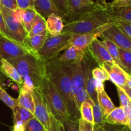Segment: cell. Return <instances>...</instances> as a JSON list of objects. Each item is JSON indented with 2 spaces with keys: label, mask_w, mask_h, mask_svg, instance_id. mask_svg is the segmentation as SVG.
<instances>
[{
  "label": "cell",
  "mask_w": 131,
  "mask_h": 131,
  "mask_svg": "<svg viewBox=\"0 0 131 131\" xmlns=\"http://www.w3.org/2000/svg\"><path fill=\"white\" fill-rule=\"evenodd\" d=\"M8 61L15 67L23 80V85L19 89L32 91L35 88H39L46 77V62L29 53Z\"/></svg>",
  "instance_id": "cell-1"
},
{
  "label": "cell",
  "mask_w": 131,
  "mask_h": 131,
  "mask_svg": "<svg viewBox=\"0 0 131 131\" xmlns=\"http://www.w3.org/2000/svg\"><path fill=\"white\" fill-rule=\"evenodd\" d=\"M58 57L46 62V76L63 98L71 119H79L81 118V114L77 107L72 92L71 80L58 60Z\"/></svg>",
  "instance_id": "cell-2"
},
{
  "label": "cell",
  "mask_w": 131,
  "mask_h": 131,
  "mask_svg": "<svg viewBox=\"0 0 131 131\" xmlns=\"http://www.w3.org/2000/svg\"><path fill=\"white\" fill-rule=\"evenodd\" d=\"M113 22L110 21L104 9L88 13L78 20L64 24L61 33L83 34L106 26Z\"/></svg>",
  "instance_id": "cell-3"
},
{
  "label": "cell",
  "mask_w": 131,
  "mask_h": 131,
  "mask_svg": "<svg viewBox=\"0 0 131 131\" xmlns=\"http://www.w3.org/2000/svg\"><path fill=\"white\" fill-rule=\"evenodd\" d=\"M39 88L50 114L56 120L63 124L71 118L63 98L46 76L42 80Z\"/></svg>",
  "instance_id": "cell-4"
},
{
  "label": "cell",
  "mask_w": 131,
  "mask_h": 131,
  "mask_svg": "<svg viewBox=\"0 0 131 131\" xmlns=\"http://www.w3.org/2000/svg\"><path fill=\"white\" fill-rule=\"evenodd\" d=\"M70 39L71 34L69 33H61L54 36L49 35L38 51V57L45 62L58 57L60 52L70 46Z\"/></svg>",
  "instance_id": "cell-5"
},
{
  "label": "cell",
  "mask_w": 131,
  "mask_h": 131,
  "mask_svg": "<svg viewBox=\"0 0 131 131\" xmlns=\"http://www.w3.org/2000/svg\"><path fill=\"white\" fill-rule=\"evenodd\" d=\"M104 8H106L98 5L94 1L68 0V18L67 23L78 20L91 12Z\"/></svg>",
  "instance_id": "cell-6"
},
{
  "label": "cell",
  "mask_w": 131,
  "mask_h": 131,
  "mask_svg": "<svg viewBox=\"0 0 131 131\" xmlns=\"http://www.w3.org/2000/svg\"><path fill=\"white\" fill-rule=\"evenodd\" d=\"M71 80L74 95L83 87H85L86 73L82 61L81 62H60Z\"/></svg>",
  "instance_id": "cell-7"
},
{
  "label": "cell",
  "mask_w": 131,
  "mask_h": 131,
  "mask_svg": "<svg viewBox=\"0 0 131 131\" xmlns=\"http://www.w3.org/2000/svg\"><path fill=\"white\" fill-rule=\"evenodd\" d=\"M0 10L4 18L6 28L12 38L17 42L24 45V41L28 37V33L24 29L23 24L15 20L13 10L1 5H0Z\"/></svg>",
  "instance_id": "cell-8"
},
{
  "label": "cell",
  "mask_w": 131,
  "mask_h": 131,
  "mask_svg": "<svg viewBox=\"0 0 131 131\" xmlns=\"http://www.w3.org/2000/svg\"><path fill=\"white\" fill-rule=\"evenodd\" d=\"M35 103L34 116L45 128L46 131H51V118L47 105L40 88H35L31 91Z\"/></svg>",
  "instance_id": "cell-9"
},
{
  "label": "cell",
  "mask_w": 131,
  "mask_h": 131,
  "mask_svg": "<svg viewBox=\"0 0 131 131\" xmlns=\"http://www.w3.org/2000/svg\"><path fill=\"white\" fill-rule=\"evenodd\" d=\"M28 53L24 45L0 33V58L9 60Z\"/></svg>",
  "instance_id": "cell-10"
},
{
  "label": "cell",
  "mask_w": 131,
  "mask_h": 131,
  "mask_svg": "<svg viewBox=\"0 0 131 131\" xmlns=\"http://www.w3.org/2000/svg\"><path fill=\"white\" fill-rule=\"evenodd\" d=\"M103 39H108L115 43L119 48L131 51V39L124 34L115 23L101 34Z\"/></svg>",
  "instance_id": "cell-11"
},
{
  "label": "cell",
  "mask_w": 131,
  "mask_h": 131,
  "mask_svg": "<svg viewBox=\"0 0 131 131\" xmlns=\"http://www.w3.org/2000/svg\"><path fill=\"white\" fill-rule=\"evenodd\" d=\"M88 53L101 67L104 63H115L110 53L98 39L93 40L87 48Z\"/></svg>",
  "instance_id": "cell-12"
},
{
  "label": "cell",
  "mask_w": 131,
  "mask_h": 131,
  "mask_svg": "<svg viewBox=\"0 0 131 131\" xmlns=\"http://www.w3.org/2000/svg\"><path fill=\"white\" fill-rule=\"evenodd\" d=\"M113 23H112L106 26L89 33H83V34H71L70 45L82 50H86L93 40L100 37L102 32L108 28Z\"/></svg>",
  "instance_id": "cell-13"
},
{
  "label": "cell",
  "mask_w": 131,
  "mask_h": 131,
  "mask_svg": "<svg viewBox=\"0 0 131 131\" xmlns=\"http://www.w3.org/2000/svg\"><path fill=\"white\" fill-rule=\"evenodd\" d=\"M101 68H103L109 74L110 80L117 87H122L126 85L127 73L115 63H104Z\"/></svg>",
  "instance_id": "cell-14"
},
{
  "label": "cell",
  "mask_w": 131,
  "mask_h": 131,
  "mask_svg": "<svg viewBox=\"0 0 131 131\" xmlns=\"http://www.w3.org/2000/svg\"><path fill=\"white\" fill-rule=\"evenodd\" d=\"M49 35V34L46 30L44 32L31 37H27L24 41V45L28 50L29 53L35 56L38 57V51L42 47L43 43Z\"/></svg>",
  "instance_id": "cell-15"
},
{
  "label": "cell",
  "mask_w": 131,
  "mask_h": 131,
  "mask_svg": "<svg viewBox=\"0 0 131 131\" xmlns=\"http://www.w3.org/2000/svg\"><path fill=\"white\" fill-rule=\"evenodd\" d=\"M34 8L38 14L46 19L52 14L60 15L63 19L62 13L56 7L52 0H35Z\"/></svg>",
  "instance_id": "cell-16"
},
{
  "label": "cell",
  "mask_w": 131,
  "mask_h": 131,
  "mask_svg": "<svg viewBox=\"0 0 131 131\" xmlns=\"http://www.w3.org/2000/svg\"><path fill=\"white\" fill-rule=\"evenodd\" d=\"M86 52L87 49L82 50L70 46L64 51L61 56L58 57V60L60 62H81Z\"/></svg>",
  "instance_id": "cell-17"
},
{
  "label": "cell",
  "mask_w": 131,
  "mask_h": 131,
  "mask_svg": "<svg viewBox=\"0 0 131 131\" xmlns=\"http://www.w3.org/2000/svg\"><path fill=\"white\" fill-rule=\"evenodd\" d=\"M105 12L111 22H131V5L120 8H113L106 6Z\"/></svg>",
  "instance_id": "cell-18"
},
{
  "label": "cell",
  "mask_w": 131,
  "mask_h": 131,
  "mask_svg": "<svg viewBox=\"0 0 131 131\" xmlns=\"http://www.w3.org/2000/svg\"><path fill=\"white\" fill-rule=\"evenodd\" d=\"M0 72L6 78H9L14 81L20 88L23 85V80L19 75L15 67L8 60L0 58Z\"/></svg>",
  "instance_id": "cell-19"
},
{
  "label": "cell",
  "mask_w": 131,
  "mask_h": 131,
  "mask_svg": "<svg viewBox=\"0 0 131 131\" xmlns=\"http://www.w3.org/2000/svg\"><path fill=\"white\" fill-rule=\"evenodd\" d=\"M105 122L112 125L127 126L129 119L122 107H115L105 118Z\"/></svg>",
  "instance_id": "cell-20"
},
{
  "label": "cell",
  "mask_w": 131,
  "mask_h": 131,
  "mask_svg": "<svg viewBox=\"0 0 131 131\" xmlns=\"http://www.w3.org/2000/svg\"><path fill=\"white\" fill-rule=\"evenodd\" d=\"M63 19L60 15L52 14L46 19L47 30L51 36L58 35L61 33L64 26Z\"/></svg>",
  "instance_id": "cell-21"
},
{
  "label": "cell",
  "mask_w": 131,
  "mask_h": 131,
  "mask_svg": "<svg viewBox=\"0 0 131 131\" xmlns=\"http://www.w3.org/2000/svg\"><path fill=\"white\" fill-rule=\"evenodd\" d=\"M17 100V105L28 109L34 114L35 103L31 91L19 89V96Z\"/></svg>",
  "instance_id": "cell-22"
},
{
  "label": "cell",
  "mask_w": 131,
  "mask_h": 131,
  "mask_svg": "<svg viewBox=\"0 0 131 131\" xmlns=\"http://www.w3.org/2000/svg\"><path fill=\"white\" fill-rule=\"evenodd\" d=\"M97 99L99 104L105 117L107 116L116 107L105 90L97 93Z\"/></svg>",
  "instance_id": "cell-23"
},
{
  "label": "cell",
  "mask_w": 131,
  "mask_h": 131,
  "mask_svg": "<svg viewBox=\"0 0 131 131\" xmlns=\"http://www.w3.org/2000/svg\"><path fill=\"white\" fill-rule=\"evenodd\" d=\"M93 105H94L93 101H92V99L89 98L81 104L80 109H79V112H80L81 114V118L92 123H93Z\"/></svg>",
  "instance_id": "cell-24"
},
{
  "label": "cell",
  "mask_w": 131,
  "mask_h": 131,
  "mask_svg": "<svg viewBox=\"0 0 131 131\" xmlns=\"http://www.w3.org/2000/svg\"><path fill=\"white\" fill-rule=\"evenodd\" d=\"M46 30H47L46 19L37 13L34 23L32 25L31 29L30 32L28 33V37H31L44 32Z\"/></svg>",
  "instance_id": "cell-25"
},
{
  "label": "cell",
  "mask_w": 131,
  "mask_h": 131,
  "mask_svg": "<svg viewBox=\"0 0 131 131\" xmlns=\"http://www.w3.org/2000/svg\"><path fill=\"white\" fill-rule=\"evenodd\" d=\"M37 12L34 8H29L24 10L23 17V25L27 33H29L34 23Z\"/></svg>",
  "instance_id": "cell-26"
},
{
  "label": "cell",
  "mask_w": 131,
  "mask_h": 131,
  "mask_svg": "<svg viewBox=\"0 0 131 131\" xmlns=\"http://www.w3.org/2000/svg\"><path fill=\"white\" fill-rule=\"evenodd\" d=\"M34 117V114L28 109L17 105L13 110V119L20 120L24 123L27 122Z\"/></svg>",
  "instance_id": "cell-27"
},
{
  "label": "cell",
  "mask_w": 131,
  "mask_h": 131,
  "mask_svg": "<svg viewBox=\"0 0 131 131\" xmlns=\"http://www.w3.org/2000/svg\"><path fill=\"white\" fill-rule=\"evenodd\" d=\"M121 68L128 74H131V51L119 48Z\"/></svg>",
  "instance_id": "cell-28"
},
{
  "label": "cell",
  "mask_w": 131,
  "mask_h": 131,
  "mask_svg": "<svg viewBox=\"0 0 131 131\" xmlns=\"http://www.w3.org/2000/svg\"><path fill=\"white\" fill-rule=\"evenodd\" d=\"M101 42L105 46V48L107 49V50L110 53L112 59H113L115 64H117L120 67H121L118 47L115 43H113V42H111V41L108 39H104L103 41H101Z\"/></svg>",
  "instance_id": "cell-29"
},
{
  "label": "cell",
  "mask_w": 131,
  "mask_h": 131,
  "mask_svg": "<svg viewBox=\"0 0 131 131\" xmlns=\"http://www.w3.org/2000/svg\"><path fill=\"white\" fill-rule=\"evenodd\" d=\"M0 100L7 105L12 110H14L15 108L17 106V100L12 97L0 84Z\"/></svg>",
  "instance_id": "cell-30"
},
{
  "label": "cell",
  "mask_w": 131,
  "mask_h": 131,
  "mask_svg": "<svg viewBox=\"0 0 131 131\" xmlns=\"http://www.w3.org/2000/svg\"><path fill=\"white\" fill-rule=\"evenodd\" d=\"M93 123H94L95 125L104 126V124L106 123V122H105L106 117L104 116L99 103L94 104V105H93Z\"/></svg>",
  "instance_id": "cell-31"
},
{
  "label": "cell",
  "mask_w": 131,
  "mask_h": 131,
  "mask_svg": "<svg viewBox=\"0 0 131 131\" xmlns=\"http://www.w3.org/2000/svg\"><path fill=\"white\" fill-rule=\"evenodd\" d=\"M25 131H46L42 123L35 116L27 122Z\"/></svg>",
  "instance_id": "cell-32"
},
{
  "label": "cell",
  "mask_w": 131,
  "mask_h": 131,
  "mask_svg": "<svg viewBox=\"0 0 131 131\" xmlns=\"http://www.w3.org/2000/svg\"><path fill=\"white\" fill-rule=\"evenodd\" d=\"M92 73L94 79L99 80L102 82L110 80V77H109L108 73L101 67H95L93 68L92 69Z\"/></svg>",
  "instance_id": "cell-33"
},
{
  "label": "cell",
  "mask_w": 131,
  "mask_h": 131,
  "mask_svg": "<svg viewBox=\"0 0 131 131\" xmlns=\"http://www.w3.org/2000/svg\"><path fill=\"white\" fill-rule=\"evenodd\" d=\"M116 90H117L118 95L120 106L122 107L124 109H126V108L131 107V101L125 92V91L121 87H117V86H116Z\"/></svg>",
  "instance_id": "cell-34"
},
{
  "label": "cell",
  "mask_w": 131,
  "mask_h": 131,
  "mask_svg": "<svg viewBox=\"0 0 131 131\" xmlns=\"http://www.w3.org/2000/svg\"><path fill=\"white\" fill-rule=\"evenodd\" d=\"M74 98H75V103H76L77 107H78V110H79L81 104L90 98L88 96V94L86 90L85 87H83L74 95Z\"/></svg>",
  "instance_id": "cell-35"
},
{
  "label": "cell",
  "mask_w": 131,
  "mask_h": 131,
  "mask_svg": "<svg viewBox=\"0 0 131 131\" xmlns=\"http://www.w3.org/2000/svg\"><path fill=\"white\" fill-rule=\"evenodd\" d=\"M54 3L62 13L63 15V21L67 23L68 18V0H52Z\"/></svg>",
  "instance_id": "cell-36"
},
{
  "label": "cell",
  "mask_w": 131,
  "mask_h": 131,
  "mask_svg": "<svg viewBox=\"0 0 131 131\" xmlns=\"http://www.w3.org/2000/svg\"><path fill=\"white\" fill-rule=\"evenodd\" d=\"M63 125L66 131H79V119H73L70 118L65 121Z\"/></svg>",
  "instance_id": "cell-37"
},
{
  "label": "cell",
  "mask_w": 131,
  "mask_h": 131,
  "mask_svg": "<svg viewBox=\"0 0 131 131\" xmlns=\"http://www.w3.org/2000/svg\"><path fill=\"white\" fill-rule=\"evenodd\" d=\"M115 24L118 27L119 29L126 35L130 39H131V26L130 22L125 21H116Z\"/></svg>",
  "instance_id": "cell-38"
},
{
  "label": "cell",
  "mask_w": 131,
  "mask_h": 131,
  "mask_svg": "<svg viewBox=\"0 0 131 131\" xmlns=\"http://www.w3.org/2000/svg\"><path fill=\"white\" fill-rule=\"evenodd\" d=\"M131 5V0H113L112 2L106 4V6L113 8H120Z\"/></svg>",
  "instance_id": "cell-39"
},
{
  "label": "cell",
  "mask_w": 131,
  "mask_h": 131,
  "mask_svg": "<svg viewBox=\"0 0 131 131\" xmlns=\"http://www.w3.org/2000/svg\"><path fill=\"white\" fill-rule=\"evenodd\" d=\"M0 33H1V35L10 39L14 40L12 38V37L11 34L10 33L9 31L8 30L7 28H6V26L5 24V22L4 21V18L3 17L2 14H1V10H0Z\"/></svg>",
  "instance_id": "cell-40"
},
{
  "label": "cell",
  "mask_w": 131,
  "mask_h": 131,
  "mask_svg": "<svg viewBox=\"0 0 131 131\" xmlns=\"http://www.w3.org/2000/svg\"><path fill=\"white\" fill-rule=\"evenodd\" d=\"M79 131H93L94 124L87 121L84 120L82 118L79 119Z\"/></svg>",
  "instance_id": "cell-41"
},
{
  "label": "cell",
  "mask_w": 131,
  "mask_h": 131,
  "mask_svg": "<svg viewBox=\"0 0 131 131\" xmlns=\"http://www.w3.org/2000/svg\"><path fill=\"white\" fill-rule=\"evenodd\" d=\"M0 5L13 11L18 8L16 0H0Z\"/></svg>",
  "instance_id": "cell-42"
},
{
  "label": "cell",
  "mask_w": 131,
  "mask_h": 131,
  "mask_svg": "<svg viewBox=\"0 0 131 131\" xmlns=\"http://www.w3.org/2000/svg\"><path fill=\"white\" fill-rule=\"evenodd\" d=\"M17 6L19 8L27 9L34 8L35 0H16Z\"/></svg>",
  "instance_id": "cell-43"
},
{
  "label": "cell",
  "mask_w": 131,
  "mask_h": 131,
  "mask_svg": "<svg viewBox=\"0 0 131 131\" xmlns=\"http://www.w3.org/2000/svg\"><path fill=\"white\" fill-rule=\"evenodd\" d=\"M26 123L20 120L14 119V125L12 128V131H25Z\"/></svg>",
  "instance_id": "cell-44"
},
{
  "label": "cell",
  "mask_w": 131,
  "mask_h": 131,
  "mask_svg": "<svg viewBox=\"0 0 131 131\" xmlns=\"http://www.w3.org/2000/svg\"><path fill=\"white\" fill-rule=\"evenodd\" d=\"M24 12V9L19 8H17L16 10L14 11V17L15 20L17 21L18 22H20L22 24H23V17Z\"/></svg>",
  "instance_id": "cell-45"
},
{
  "label": "cell",
  "mask_w": 131,
  "mask_h": 131,
  "mask_svg": "<svg viewBox=\"0 0 131 131\" xmlns=\"http://www.w3.org/2000/svg\"><path fill=\"white\" fill-rule=\"evenodd\" d=\"M94 85L95 88V91L97 93L103 91L104 89V82L102 81L99 80L95 79L94 80Z\"/></svg>",
  "instance_id": "cell-46"
},
{
  "label": "cell",
  "mask_w": 131,
  "mask_h": 131,
  "mask_svg": "<svg viewBox=\"0 0 131 131\" xmlns=\"http://www.w3.org/2000/svg\"><path fill=\"white\" fill-rule=\"evenodd\" d=\"M121 88L124 91H125V92L127 94V96H129V98H130V100L131 101V89L129 88V87H128L127 86H126V85L124 86H123V87H122Z\"/></svg>",
  "instance_id": "cell-47"
},
{
  "label": "cell",
  "mask_w": 131,
  "mask_h": 131,
  "mask_svg": "<svg viewBox=\"0 0 131 131\" xmlns=\"http://www.w3.org/2000/svg\"><path fill=\"white\" fill-rule=\"evenodd\" d=\"M93 131H107L104 126H97L94 125V128Z\"/></svg>",
  "instance_id": "cell-48"
},
{
  "label": "cell",
  "mask_w": 131,
  "mask_h": 131,
  "mask_svg": "<svg viewBox=\"0 0 131 131\" xmlns=\"http://www.w3.org/2000/svg\"><path fill=\"white\" fill-rule=\"evenodd\" d=\"M126 86H127L129 88L131 89V74L127 73V82Z\"/></svg>",
  "instance_id": "cell-49"
},
{
  "label": "cell",
  "mask_w": 131,
  "mask_h": 131,
  "mask_svg": "<svg viewBox=\"0 0 131 131\" xmlns=\"http://www.w3.org/2000/svg\"><path fill=\"white\" fill-rule=\"evenodd\" d=\"M96 3H97L98 5H101V6H104V7H106V0H96Z\"/></svg>",
  "instance_id": "cell-50"
},
{
  "label": "cell",
  "mask_w": 131,
  "mask_h": 131,
  "mask_svg": "<svg viewBox=\"0 0 131 131\" xmlns=\"http://www.w3.org/2000/svg\"><path fill=\"white\" fill-rule=\"evenodd\" d=\"M6 77H5V76L0 72V84H1V83L6 80Z\"/></svg>",
  "instance_id": "cell-51"
},
{
  "label": "cell",
  "mask_w": 131,
  "mask_h": 131,
  "mask_svg": "<svg viewBox=\"0 0 131 131\" xmlns=\"http://www.w3.org/2000/svg\"><path fill=\"white\" fill-rule=\"evenodd\" d=\"M60 131H66L63 125L61 123H60Z\"/></svg>",
  "instance_id": "cell-52"
},
{
  "label": "cell",
  "mask_w": 131,
  "mask_h": 131,
  "mask_svg": "<svg viewBox=\"0 0 131 131\" xmlns=\"http://www.w3.org/2000/svg\"><path fill=\"white\" fill-rule=\"evenodd\" d=\"M120 131H131V130L127 126H124V127H123L122 129Z\"/></svg>",
  "instance_id": "cell-53"
},
{
  "label": "cell",
  "mask_w": 131,
  "mask_h": 131,
  "mask_svg": "<svg viewBox=\"0 0 131 131\" xmlns=\"http://www.w3.org/2000/svg\"><path fill=\"white\" fill-rule=\"evenodd\" d=\"M127 127H129V128H130V130H131V117H130V119H129V122H128Z\"/></svg>",
  "instance_id": "cell-54"
},
{
  "label": "cell",
  "mask_w": 131,
  "mask_h": 131,
  "mask_svg": "<svg viewBox=\"0 0 131 131\" xmlns=\"http://www.w3.org/2000/svg\"><path fill=\"white\" fill-rule=\"evenodd\" d=\"M87 1H90V2H92V1H92V0H87Z\"/></svg>",
  "instance_id": "cell-55"
},
{
  "label": "cell",
  "mask_w": 131,
  "mask_h": 131,
  "mask_svg": "<svg viewBox=\"0 0 131 131\" xmlns=\"http://www.w3.org/2000/svg\"><path fill=\"white\" fill-rule=\"evenodd\" d=\"M130 26H131V22H130Z\"/></svg>",
  "instance_id": "cell-56"
},
{
  "label": "cell",
  "mask_w": 131,
  "mask_h": 131,
  "mask_svg": "<svg viewBox=\"0 0 131 131\" xmlns=\"http://www.w3.org/2000/svg\"></svg>",
  "instance_id": "cell-57"
}]
</instances>
